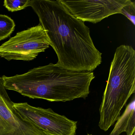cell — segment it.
<instances>
[{
  "label": "cell",
  "instance_id": "obj_1",
  "mask_svg": "<svg viewBox=\"0 0 135 135\" xmlns=\"http://www.w3.org/2000/svg\"><path fill=\"white\" fill-rule=\"evenodd\" d=\"M57 65L69 70L92 72L101 64L102 53L95 46L89 27L73 15L60 0H31Z\"/></svg>",
  "mask_w": 135,
  "mask_h": 135
},
{
  "label": "cell",
  "instance_id": "obj_2",
  "mask_svg": "<svg viewBox=\"0 0 135 135\" xmlns=\"http://www.w3.org/2000/svg\"><path fill=\"white\" fill-rule=\"evenodd\" d=\"M49 39L40 24L18 32L0 46V57L12 60L30 61L49 47Z\"/></svg>",
  "mask_w": 135,
  "mask_h": 135
},
{
  "label": "cell",
  "instance_id": "obj_3",
  "mask_svg": "<svg viewBox=\"0 0 135 135\" xmlns=\"http://www.w3.org/2000/svg\"><path fill=\"white\" fill-rule=\"evenodd\" d=\"M14 107L23 117L46 135L76 134L77 122L59 114L50 108L33 106L27 103H14Z\"/></svg>",
  "mask_w": 135,
  "mask_h": 135
},
{
  "label": "cell",
  "instance_id": "obj_4",
  "mask_svg": "<svg viewBox=\"0 0 135 135\" xmlns=\"http://www.w3.org/2000/svg\"><path fill=\"white\" fill-rule=\"evenodd\" d=\"M130 0H60L70 13L83 22H99L112 15L120 14Z\"/></svg>",
  "mask_w": 135,
  "mask_h": 135
},
{
  "label": "cell",
  "instance_id": "obj_5",
  "mask_svg": "<svg viewBox=\"0 0 135 135\" xmlns=\"http://www.w3.org/2000/svg\"><path fill=\"white\" fill-rule=\"evenodd\" d=\"M0 135H46L15 109L1 76Z\"/></svg>",
  "mask_w": 135,
  "mask_h": 135
},
{
  "label": "cell",
  "instance_id": "obj_6",
  "mask_svg": "<svg viewBox=\"0 0 135 135\" xmlns=\"http://www.w3.org/2000/svg\"><path fill=\"white\" fill-rule=\"evenodd\" d=\"M114 128L109 135H120L125 132L126 135H133L135 132V98L133 97L127 105L122 115L117 120Z\"/></svg>",
  "mask_w": 135,
  "mask_h": 135
},
{
  "label": "cell",
  "instance_id": "obj_7",
  "mask_svg": "<svg viewBox=\"0 0 135 135\" xmlns=\"http://www.w3.org/2000/svg\"><path fill=\"white\" fill-rule=\"evenodd\" d=\"M15 26L11 18L5 15H0V41L10 37L15 31Z\"/></svg>",
  "mask_w": 135,
  "mask_h": 135
},
{
  "label": "cell",
  "instance_id": "obj_8",
  "mask_svg": "<svg viewBox=\"0 0 135 135\" xmlns=\"http://www.w3.org/2000/svg\"><path fill=\"white\" fill-rule=\"evenodd\" d=\"M31 0H5L4 6L9 11H21L30 7Z\"/></svg>",
  "mask_w": 135,
  "mask_h": 135
},
{
  "label": "cell",
  "instance_id": "obj_9",
  "mask_svg": "<svg viewBox=\"0 0 135 135\" xmlns=\"http://www.w3.org/2000/svg\"><path fill=\"white\" fill-rule=\"evenodd\" d=\"M120 14L124 15L135 25V3L131 0L122 9Z\"/></svg>",
  "mask_w": 135,
  "mask_h": 135
},
{
  "label": "cell",
  "instance_id": "obj_10",
  "mask_svg": "<svg viewBox=\"0 0 135 135\" xmlns=\"http://www.w3.org/2000/svg\"><path fill=\"white\" fill-rule=\"evenodd\" d=\"M87 135H91V134H88H88H87Z\"/></svg>",
  "mask_w": 135,
  "mask_h": 135
},
{
  "label": "cell",
  "instance_id": "obj_11",
  "mask_svg": "<svg viewBox=\"0 0 135 135\" xmlns=\"http://www.w3.org/2000/svg\"><path fill=\"white\" fill-rule=\"evenodd\" d=\"M135 135V134H134V135Z\"/></svg>",
  "mask_w": 135,
  "mask_h": 135
}]
</instances>
